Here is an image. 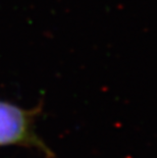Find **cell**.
Listing matches in <instances>:
<instances>
[{
	"mask_svg": "<svg viewBox=\"0 0 157 158\" xmlns=\"http://www.w3.org/2000/svg\"><path fill=\"white\" fill-rule=\"evenodd\" d=\"M37 113V109H25L0 100V146L33 148L51 157L52 151L36 133Z\"/></svg>",
	"mask_w": 157,
	"mask_h": 158,
	"instance_id": "obj_1",
	"label": "cell"
}]
</instances>
